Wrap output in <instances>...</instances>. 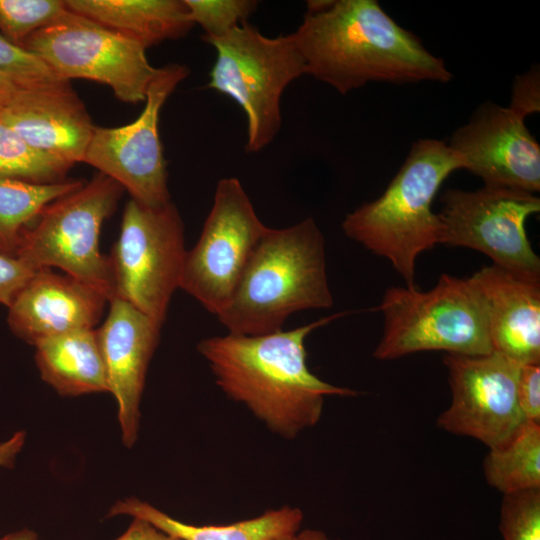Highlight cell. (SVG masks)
<instances>
[{"label": "cell", "instance_id": "obj_9", "mask_svg": "<svg viewBox=\"0 0 540 540\" xmlns=\"http://www.w3.org/2000/svg\"><path fill=\"white\" fill-rule=\"evenodd\" d=\"M21 48L37 55L60 78L107 85L125 103L144 102L157 71L143 46L70 10L30 35Z\"/></svg>", "mask_w": 540, "mask_h": 540}, {"label": "cell", "instance_id": "obj_11", "mask_svg": "<svg viewBox=\"0 0 540 540\" xmlns=\"http://www.w3.org/2000/svg\"><path fill=\"white\" fill-rule=\"evenodd\" d=\"M267 228L240 180H219L200 237L187 251L180 288L217 316Z\"/></svg>", "mask_w": 540, "mask_h": 540}, {"label": "cell", "instance_id": "obj_25", "mask_svg": "<svg viewBox=\"0 0 540 540\" xmlns=\"http://www.w3.org/2000/svg\"><path fill=\"white\" fill-rule=\"evenodd\" d=\"M68 11L62 0H0V30L21 47L30 35L58 22Z\"/></svg>", "mask_w": 540, "mask_h": 540}, {"label": "cell", "instance_id": "obj_4", "mask_svg": "<svg viewBox=\"0 0 540 540\" xmlns=\"http://www.w3.org/2000/svg\"><path fill=\"white\" fill-rule=\"evenodd\" d=\"M464 166L447 143L415 141L383 194L345 216L344 234L386 258L406 285H414L419 255L439 242L441 225L433 200L445 179Z\"/></svg>", "mask_w": 540, "mask_h": 540}, {"label": "cell", "instance_id": "obj_28", "mask_svg": "<svg viewBox=\"0 0 540 540\" xmlns=\"http://www.w3.org/2000/svg\"><path fill=\"white\" fill-rule=\"evenodd\" d=\"M0 73L21 88L47 86L65 80L37 55L11 43L2 34H0Z\"/></svg>", "mask_w": 540, "mask_h": 540}, {"label": "cell", "instance_id": "obj_1", "mask_svg": "<svg viewBox=\"0 0 540 540\" xmlns=\"http://www.w3.org/2000/svg\"><path fill=\"white\" fill-rule=\"evenodd\" d=\"M348 313L339 312L287 331L208 337L197 344V351L228 398L244 405L271 432L294 439L319 422L325 396L358 394L321 380L306 362L307 336Z\"/></svg>", "mask_w": 540, "mask_h": 540}, {"label": "cell", "instance_id": "obj_6", "mask_svg": "<svg viewBox=\"0 0 540 540\" xmlns=\"http://www.w3.org/2000/svg\"><path fill=\"white\" fill-rule=\"evenodd\" d=\"M205 42L216 51L208 87L227 95L244 111L246 151L264 149L280 130L284 90L305 75L293 34L268 37L246 22Z\"/></svg>", "mask_w": 540, "mask_h": 540}, {"label": "cell", "instance_id": "obj_35", "mask_svg": "<svg viewBox=\"0 0 540 540\" xmlns=\"http://www.w3.org/2000/svg\"><path fill=\"white\" fill-rule=\"evenodd\" d=\"M20 88L9 77L0 73V104L9 99Z\"/></svg>", "mask_w": 540, "mask_h": 540}, {"label": "cell", "instance_id": "obj_13", "mask_svg": "<svg viewBox=\"0 0 540 540\" xmlns=\"http://www.w3.org/2000/svg\"><path fill=\"white\" fill-rule=\"evenodd\" d=\"M452 400L437 419L449 433L474 438L489 449L507 443L527 421L517 403L519 364L497 353L445 354Z\"/></svg>", "mask_w": 540, "mask_h": 540}, {"label": "cell", "instance_id": "obj_19", "mask_svg": "<svg viewBox=\"0 0 540 540\" xmlns=\"http://www.w3.org/2000/svg\"><path fill=\"white\" fill-rule=\"evenodd\" d=\"M66 5L145 49L184 37L195 25L184 0H66Z\"/></svg>", "mask_w": 540, "mask_h": 540}, {"label": "cell", "instance_id": "obj_33", "mask_svg": "<svg viewBox=\"0 0 540 540\" xmlns=\"http://www.w3.org/2000/svg\"><path fill=\"white\" fill-rule=\"evenodd\" d=\"M24 442L25 432L18 431L11 438L0 443V466L11 467Z\"/></svg>", "mask_w": 540, "mask_h": 540}, {"label": "cell", "instance_id": "obj_27", "mask_svg": "<svg viewBox=\"0 0 540 540\" xmlns=\"http://www.w3.org/2000/svg\"><path fill=\"white\" fill-rule=\"evenodd\" d=\"M499 530L503 540H540V489L503 495Z\"/></svg>", "mask_w": 540, "mask_h": 540}, {"label": "cell", "instance_id": "obj_20", "mask_svg": "<svg viewBox=\"0 0 540 540\" xmlns=\"http://www.w3.org/2000/svg\"><path fill=\"white\" fill-rule=\"evenodd\" d=\"M41 378L62 396L108 392L96 329L50 337L35 346Z\"/></svg>", "mask_w": 540, "mask_h": 540}, {"label": "cell", "instance_id": "obj_24", "mask_svg": "<svg viewBox=\"0 0 540 540\" xmlns=\"http://www.w3.org/2000/svg\"><path fill=\"white\" fill-rule=\"evenodd\" d=\"M71 167L30 146L0 115V180L56 183L67 179Z\"/></svg>", "mask_w": 540, "mask_h": 540}, {"label": "cell", "instance_id": "obj_3", "mask_svg": "<svg viewBox=\"0 0 540 540\" xmlns=\"http://www.w3.org/2000/svg\"><path fill=\"white\" fill-rule=\"evenodd\" d=\"M333 302L324 236L308 217L267 228L217 318L229 333L263 335L282 330L295 312L328 309Z\"/></svg>", "mask_w": 540, "mask_h": 540}, {"label": "cell", "instance_id": "obj_26", "mask_svg": "<svg viewBox=\"0 0 540 540\" xmlns=\"http://www.w3.org/2000/svg\"><path fill=\"white\" fill-rule=\"evenodd\" d=\"M192 21L204 31L205 41L225 36L256 11L253 0H184Z\"/></svg>", "mask_w": 540, "mask_h": 540}, {"label": "cell", "instance_id": "obj_5", "mask_svg": "<svg viewBox=\"0 0 540 540\" xmlns=\"http://www.w3.org/2000/svg\"><path fill=\"white\" fill-rule=\"evenodd\" d=\"M383 332L373 356L393 360L421 351L492 352L482 299L470 277L442 274L428 291L389 287L378 306Z\"/></svg>", "mask_w": 540, "mask_h": 540}, {"label": "cell", "instance_id": "obj_23", "mask_svg": "<svg viewBox=\"0 0 540 540\" xmlns=\"http://www.w3.org/2000/svg\"><path fill=\"white\" fill-rule=\"evenodd\" d=\"M486 482L503 495L540 489V423L525 421L483 461Z\"/></svg>", "mask_w": 540, "mask_h": 540}, {"label": "cell", "instance_id": "obj_14", "mask_svg": "<svg viewBox=\"0 0 540 540\" xmlns=\"http://www.w3.org/2000/svg\"><path fill=\"white\" fill-rule=\"evenodd\" d=\"M448 145L484 185L539 192L540 146L524 119L508 107L484 102L453 132Z\"/></svg>", "mask_w": 540, "mask_h": 540}, {"label": "cell", "instance_id": "obj_32", "mask_svg": "<svg viewBox=\"0 0 540 540\" xmlns=\"http://www.w3.org/2000/svg\"><path fill=\"white\" fill-rule=\"evenodd\" d=\"M115 540H180L172 535H169L151 523L133 518L126 531Z\"/></svg>", "mask_w": 540, "mask_h": 540}, {"label": "cell", "instance_id": "obj_22", "mask_svg": "<svg viewBox=\"0 0 540 540\" xmlns=\"http://www.w3.org/2000/svg\"><path fill=\"white\" fill-rule=\"evenodd\" d=\"M84 183L73 178L50 184L0 180V253L16 257L24 233L43 209Z\"/></svg>", "mask_w": 540, "mask_h": 540}, {"label": "cell", "instance_id": "obj_18", "mask_svg": "<svg viewBox=\"0 0 540 540\" xmlns=\"http://www.w3.org/2000/svg\"><path fill=\"white\" fill-rule=\"evenodd\" d=\"M470 279L482 299L492 351L519 365L540 364V278L492 264Z\"/></svg>", "mask_w": 540, "mask_h": 540}, {"label": "cell", "instance_id": "obj_17", "mask_svg": "<svg viewBox=\"0 0 540 540\" xmlns=\"http://www.w3.org/2000/svg\"><path fill=\"white\" fill-rule=\"evenodd\" d=\"M108 298L67 274L37 270L8 307L11 332L28 344L65 333L94 329Z\"/></svg>", "mask_w": 540, "mask_h": 540}, {"label": "cell", "instance_id": "obj_16", "mask_svg": "<svg viewBox=\"0 0 540 540\" xmlns=\"http://www.w3.org/2000/svg\"><path fill=\"white\" fill-rule=\"evenodd\" d=\"M0 115L30 146L72 166L84 161L95 128L69 80L18 89Z\"/></svg>", "mask_w": 540, "mask_h": 540}, {"label": "cell", "instance_id": "obj_12", "mask_svg": "<svg viewBox=\"0 0 540 540\" xmlns=\"http://www.w3.org/2000/svg\"><path fill=\"white\" fill-rule=\"evenodd\" d=\"M188 74V67L178 63L157 68L141 114L124 126H95L85 153L83 162L118 182L131 199L146 206L171 201L159 118L164 103Z\"/></svg>", "mask_w": 540, "mask_h": 540}, {"label": "cell", "instance_id": "obj_15", "mask_svg": "<svg viewBox=\"0 0 540 540\" xmlns=\"http://www.w3.org/2000/svg\"><path fill=\"white\" fill-rule=\"evenodd\" d=\"M160 329L150 317L117 297L109 301L108 315L96 329L108 392L117 403L122 441L128 448L138 437L142 393Z\"/></svg>", "mask_w": 540, "mask_h": 540}, {"label": "cell", "instance_id": "obj_29", "mask_svg": "<svg viewBox=\"0 0 540 540\" xmlns=\"http://www.w3.org/2000/svg\"><path fill=\"white\" fill-rule=\"evenodd\" d=\"M508 108L522 119L532 113L539 112L540 68L538 64L515 77Z\"/></svg>", "mask_w": 540, "mask_h": 540}, {"label": "cell", "instance_id": "obj_21", "mask_svg": "<svg viewBox=\"0 0 540 540\" xmlns=\"http://www.w3.org/2000/svg\"><path fill=\"white\" fill-rule=\"evenodd\" d=\"M117 515L145 520L180 540H268L300 530L304 520L302 510L283 506L231 524L199 526L179 521L135 497L117 501L107 514Z\"/></svg>", "mask_w": 540, "mask_h": 540}, {"label": "cell", "instance_id": "obj_7", "mask_svg": "<svg viewBox=\"0 0 540 540\" xmlns=\"http://www.w3.org/2000/svg\"><path fill=\"white\" fill-rule=\"evenodd\" d=\"M124 191L115 180L96 174L43 209L24 233L16 257L36 271L59 268L110 301L114 298L111 262L100 251L99 238Z\"/></svg>", "mask_w": 540, "mask_h": 540}, {"label": "cell", "instance_id": "obj_10", "mask_svg": "<svg viewBox=\"0 0 540 540\" xmlns=\"http://www.w3.org/2000/svg\"><path fill=\"white\" fill-rule=\"evenodd\" d=\"M441 202L438 244L474 249L495 266L540 278V259L525 229L526 220L540 211L538 196L484 185L473 191L448 189Z\"/></svg>", "mask_w": 540, "mask_h": 540}, {"label": "cell", "instance_id": "obj_31", "mask_svg": "<svg viewBox=\"0 0 540 540\" xmlns=\"http://www.w3.org/2000/svg\"><path fill=\"white\" fill-rule=\"evenodd\" d=\"M35 272L21 259L0 253V304L8 308Z\"/></svg>", "mask_w": 540, "mask_h": 540}, {"label": "cell", "instance_id": "obj_36", "mask_svg": "<svg viewBox=\"0 0 540 540\" xmlns=\"http://www.w3.org/2000/svg\"><path fill=\"white\" fill-rule=\"evenodd\" d=\"M0 540H38V536L34 531L25 528L9 533L1 537Z\"/></svg>", "mask_w": 540, "mask_h": 540}, {"label": "cell", "instance_id": "obj_34", "mask_svg": "<svg viewBox=\"0 0 540 540\" xmlns=\"http://www.w3.org/2000/svg\"><path fill=\"white\" fill-rule=\"evenodd\" d=\"M268 540H340L329 537L326 533L318 529H303L296 532L277 536Z\"/></svg>", "mask_w": 540, "mask_h": 540}, {"label": "cell", "instance_id": "obj_2", "mask_svg": "<svg viewBox=\"0 0 540 540\" xmlns=\"http://www.w3.org/2000/svg\"><path fill=\"white\" fill-rule=\"evenodd\" d=\"M305 74L345 95L369 82L446 83L444 61L391 18L376 0H332L292 33Z\"/></svg>", "mask_w": 540, "mask_h": 540}, {"label": "cell", "instance_id": "obj_8", "mask_svg": "<svg viewBox=\"0 0 540 540\" xmlns=\"http://www.w3.org/2000/svg\"><path fill=\"white\" fill-rule=\"evenodd\" d=\"M184 224L172 201L150 207L130 199L109 256L114 297L162 327L186 258Z\"/></svg>", "mask_w": 540, "mask_h": 540}, {"label": "cell", "instance_id": "obj_30", "mask_svg": "<svg viewBox=\"0 0 540 540\" xmlns=\"http://www.w3.org/2000/svg\"><path fill=\"white\" fill-rule=\"evenodd\" d=\"M517 403L525 420L540 423V364L520 366Z\"/></svg>", "mask_w": 540, "mask_h": 540}]
</instances>
